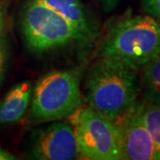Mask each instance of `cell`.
<instances>
[{
	"label": "cell",
	"mask_w": 160,
	"mask_h": 160,
	"mask_svg": "<svg viewBox=\"0 0 160 160\" xmlns=\"http://www.w3.org/2000/svg\"><path fill=\"white\" fill-rule=\"evenodd\" d=\"M85 88L88 107L114 122L137 102L140 92L136 71L106 56L92 65Z\"/></svg>",
	"instance_id": "1"
},
{
	"label": "cell",
	"mask_w": 160,
	"mask_h": 160,
	"mask_svg": "<svg viewBox=\"0 0 160 160\" xmlns=\"http://www.w3.org/2000/svg\"><path fill=\"white\" fill-rule=\"evenodd\" d=\"M101 51L135 71L143 69L160 54V20L147 14L121 18L108 29Z\"/></svg>",
	"instance_id": "2"
},
{
	"label": "cell",
	"mask_w": 160,
	"mask_h": 160,
	"mask_svg": "<svg viewBox=\"0 0 160 160\" xmlns=\"http://www.w3.org/2000/svg\"><path fill=\"white\" fill-rule=\"evenodd\" d=\"M32 92L31 115L41 122L70 118L83 105L79 74L75 70L47 73L37 83Z\"/></svg>",
	"instance_id": "3"
},
{
	"label": "cell",
	"mask_w": 160,
	"mask_h": 160,
	"mask_svg": "<svg viewBox=\"0 0 160 160\" xmlns=\"http://www.w3.org/2000/svg\"><path fill=\"white\" fill-rule=\"evenodd\" d=\"M21 22L25 42L33 51H48L74 41L86 39L65 18L37 0L27 2Z\"/></svg>",
	"instance_id": "4"
},
{
	"label": "cell",
	"mask_w": 160,
	"mask_h": 160,
	"mask_svg": "<svg viewBox=\"0 0 160 160\" xmlns=\"http://www.w3.org/2000/svg\"><path fill=\"white\" fill-rule=\"evenodd\" d=\"M70 118L80 158L91 160H121L119 132L114 121L90 107L81 108Z\"/></svg>",
	"instance_id": "5"
},
{
	"label": "cell",
	"mask_w": 160,
	"mask_h": 160,
	"mask_svg": "<svg viewBox=\"0 0 160 160\" xmlns=\"http://www.w3.org/2000/svg\"><path fill=\"white\" fill-rule=\"evenodd\" d=\"M29 157L38 160H72L80 158L73 127L66 122H54L33 132Z\"/></svg>",
	"instance_id": "6"
},
{
	"label": "cell",
	"mask_w": 160,
	"mask_h": 160,
	"mask_svg": "<svg viewBox=\"0 0 160 160\" xmlns=\"http://www.w3.org/2000/svg\"><path fill=\"white\" fill-rule=\"evenodd\" d=\"M119 132L121 160H153L157 157L154 141L134 103L115 121Z\"/></svg>",
	"instance_id": "7"
},
{
	"label": "cell",
	"mask_w": 160,
	"mask_h": 160,
	"mask_svg": "<svg viewBox=\"0 0 160 160\" xmlns=\"http://www.w3.org/2000/svg\"><path fill=\"white\" fill-rule=\"evenodd\" d=\"M32 92L29 81L13 86L0 102V124L16 123L21 119L29 107Z\"/></svg>",
	"instance_id": "8"
},
{
	"label": "cell",
	"mask_w": 160,
	"mask_h": 160,
	"mask_svg": "<svg viewBox=\"0 0 160 160\" xmlns=\"http://www.w3.org/2000/svg\"><path fill=\"white\" fill-rule=\"evenodd\" d=\"M56 12L80 30L86 38L94 34L93 23L80 0H37Z\"/></svg>",
	"instance_id": "9"
},
{
	"label": "cell",
	"mask_w": 160,
	"mask_h": 160,
	"mask_svg": "<svg viewBox=\"0 0 160 160\" xmlns=\"http://www.w3.org/2000/svg\"><path fill=\"white\" fill-rule=\"evenodd\" d=\"M142 92L146 102L160 104V54L144 68Z\"/></svg>",
	"instance_id": "10"
},
{
	"label": "cell",
	"mask_w": 160,
	"mask_h": 160,
	"mask_svg": "<svg viewBox=\"0 0 160 160\" xmlns=\"http://www.w3.org/2000/svg\"><path fill=\"white\" fill-rule=\"evenodd\" d=\"M141 118L149 130L157 148L156 159L160 158V104L138 102Z\"/></svg>",
	"instance_id": "11"
},
{
	"label": "cell",
	"mask_w": 160,
	"mask_h": 160,
	"mask_svg": "<svg viewBox=\"0 0 160 160\" xmlns=\"http://www.w3.org/2000/svg\"><path fill=\"white\" fill-rule=\"evenodd\" d=\"M142 6L145 14L160 20V0H142Z\"/></svg>",
	"instance_id": "12"
},
{
	"label": "cell",
	"mask_w": 160,
	"mask_h": 160,
	"mask_svg": "<svg viewBox=\"0 0 160 160\" xmlns=\"http://www.w3.org/2000/svg\"><path fill=\"white\" fill-rule=\"evenodd\" d=\"M8 51H7V43L6 38L0 36V84L4 78L6 72V62H7Z\"/></svg>",
	"instance_id": "13"
},
{
	"label": "cell",
	"mask_w": 160,
	"mask_h": 160,
	"mask_svg": "<svg viewBox=\"0 0 160 160\" xmlns=\"http://www.w3.org/2000/svg\"><path fill=\"white\" fill-rule=\"evenodd\" d=\"M16 159L15 156L10 154L9 152H6V150L0 149V160H13Z\"/></svg>",
	"instance_id": "14"
},
{
	"label": "cell",
	"mask_w": 160,
	"mask_h": 160,
	"mask_svg": "<svg viewBox=\"0 0 160 160\" xmlns=\"http://www.w3.org/2000/svg\"><path fill=\"white\" fill-rule=\"evenodd\" d=\"M3 23H4V16H3V12H2V7L0 5V32L3 28Z\"/></svg>",
	"instance_id": "15"
}]
</instances>
